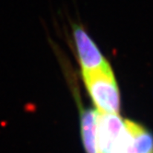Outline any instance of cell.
Instances as JSON below:
<instances>
[{"label":"cell","mask_w":153,"mask_h":153,"mask_svg":"<svg viewBox=\"0 0 153 153\" xmlns=\"http://www.w3.org/2000/svg\"><path fill=\"white\" fill-rule=\"evenodd\" d=\"M82 76L96 110L102 114H119L120 93L110 65L98 70L82 72Z\"/></svg>","instance_id":"obj_1"},{"label":"cell","mask_w":153,"mask_h":153,"mask_svg":"<svg viewBox=\"0 0 153 153\" xmlns=\"http://www.w3.org/2000/svg\"><path fill=\"white\" fill-rule=\"evenodd\" d=\"M97 113L98 153H115L126 131L125 120L119 114Z\"/></svg>","instance_id":"obj_2"},{"label":"cell","mask_w":153,"mask_h":153,"mask_svg":"<svg viewBox=\"0 0 153 153\" xmlns=\"http://www.w3.org/2000/svg\"><path fill=\"white\" fill-rule=\"evenodd\" d=\"M73 30L82 72L98 70L110 65L104 58L95 42L81 26L76 25Z\"/></svg>","instance_id":"obj_3"},{"label":"cell","mask_w":153,"mask_h":153,"mask_svg":"<svg viewBox=\"0 0 153 153\" xmlns=\"http://www.w3.org/2000/svg\"><path fill=\"white\" fill-rule=\"evenodd\" d=\"M97 110L85 109L80 113V132L86 153H98Z\"/></svg>","instance_id":"obj_4"},{"label":"cell","mask_w":153,"mask_h":153,"mask_svg":"<svg viewBox=\"0 0 153 153\" xmlns=\"http://www.w3.org/2000/svg\"><path fill=\"white\" fill-rule=\"evenodd\" d=\"M126 125L131 135L134 153H153L152 134L133 121L126 120Z\"/></svg>","instance_id":"obj_5"}]
</instances>
